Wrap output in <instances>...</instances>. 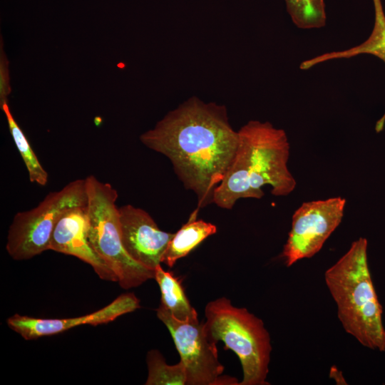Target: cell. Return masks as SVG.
Segmentation results:
<instances>
[{
	"mask_svg": "<svg viewBox=\"0 0 385 385\" xmlns=\"http://www.w3.org/2000/svg\"><path fill=\"white\" fill-rule=\"evenodd\" d=\"M140 140L170 160L184 187L195 193L199 208L212 202L240 138L225 106L192 96L141 134Z\"/></svg>",
	"mask_w": 385,
	"mask_h": 385,
	"instance_id": "cell-1",
	"label": "cell"
},
{
	"mask_svg": "<svg viewBox=\"0 0 385 385\" xmlns=\"http://www.w3.org/2000/svg\"><path fill=\"white\" fill-rule=\"evenodd\" d=\"M235 158L213 192L212 202L230 210L241 198L261 199L270 185L275 196H286L296 188L287 163L289 143L285 131L270 122L250 120L240 130Z\"/></svg>",
	"mask_w": 385,
	"mask_h": 385,
	"instance_id": "cell-2",
	"label": "cell"
},
{
	"mask_svg": "<svg viewBox=\"0 0 385 385\" xmlns=\"http://www.w3.org/2000/svg\"><path fill=\"white\" fill-rule=\"evenodd\" d=\"M367 247L364 237L354 241L347 252L325 271L324 281L345 332L362 346L383 352V309L369 270Z\"/></svg>",
	"mask_w": 385,
	"mask_h": 385,
	"instance_id": "cell-3",
	"label": "cell"
},
{
	"mask_svg": "<svg viewBox=\"0 0 385 385\" xmlns=\"http://www.w3.org/2000/svg\"><path fill=\"white\" fill-rule=\"evenodd\" d=\"M205 315L203 327L209 340L215 344L222 342L240 361L243 378L239 385L269 384L272 345L262 320L225 297L209 302Z\"/></svg>",
	"mask_w": 385,
	"mask_h": 385,
	"instance_id": "cell-4",
	"label": "cell"
},
{
	"mask_svg": "<svg viewBox=\"0 0 385 385\" xmlns=\"http://www.w3.org/2000/svg\"><path fill=\"white\" fill-rule=\"evenodd\" d=\"M88 235L96 254L115 274L120 286L128 289L154 279L155 271L138 263L123 245L117 190L94 175L86 178Z\"/></svg>",
	"mask_w": 385,
	"mask_h": 385,
	"instance_id": "cell-5",
	"label": "cell"
},
{
	"mask_svg": "<svg viewBox=\"0 0 385 385\" xmlns=\"http://www.w3.org/2000/svg\"><path fill=\"white\" fill-rule=\"evenodd\" d=\"M86 203V179H77L48 193L35 207L17 212L8 230V254L15 260H25L48 250L59 219L68 210Z\"/></svg>",
	"mask_w": 385,
	"mask_h": 385,
	"instance_id": "cell-6",
	"label": "cell"
},
{
	"mask_svg": "<svg viewBox=\"0 0 385 385\" xmlns=\"http://www.w3.org/2000/svg\"><path fill=\"white\" fill-rule=\"evenodd\" d=\"M158 318L169 330L186 371V385H239L237 379L222 375L217 345L205 332L198 319L180 321L162 306L156 310Z\"/></svg>",
	"mask_w": 385,
	"mask_h": 385,
	"instance_id": "cell-7",
	"label": "cell"
},
{
	"mask_svg": "<svg viewBox=\"0 0 385 385\" xmlns=\"http://www.w3.org/2000/svg\"><path fill=\"white\" fill-rule=\"evenodd\" d=\"M346 205L342 197L303 202L294 212L282 257L287 267L310 258L341 223Z\"/></svg>",
	"mask_w": 385,
	"mask_h": 385,
	"instance_id": "cell-8",
	"label": "cell"
},
{
	"mask_svg": "<svg viewBox=\"0 0 385 385\" xmlns=\"http://www.w3.org/2000/svg\"><path fill=\"white\" fill-rule=\"evenodd\" d=\"M123 245L132 259L154 270L175 233L161 230L144 210L127 204L119 207Z\"/></svg>",
	"mask_w": 385,
	"mask_h": 385,
	"instance_id": "cell-9",
	"label": "cell"
},
{
	"mask_svg": "<svg viewBox=\"0 0 385 385\" xmlns=\"http://www.w3.org/2000/svg\"><path fill=\"white\" fill-rule=\"evenodd\" d=\"M140 308V300L133 293H125L106 307L92 313L71 318H36L15 314L7 319V325L26 340L59 334L81 325L97 326L114 321Z\"/></svg>",
	"mask_w": 385,
	"mask_h": 385,
	"instance_id": "cell-10",
	"label": "cell"
},
{
	"mask_svg": "<svg viewBox=\"0 0 385 385\" xmlns=\"http://www.w3.org/2000/svg\"><path fill=\"white\" fill-rule=\"evenodd\" d=\"M86 206L73 208L59 219L52 233L48 250L76 257L90 265L101 279L117 282L113 272L90 244Z\"/></svg>",
	"mask_w": 385,
	"mask_h": 385,
	"instance_id": "cell-11",
	"label": "cell"
},
{
	"mask_svg": "<svg viewBox=\"0 0 385 385\" xmlns=\"http://www.w3.org/2000/svg\"><path fill=\"white\" fill-rule=\"evenodd\" d=\"M372 1L374 8V24L372 31L366 41L348 49L328 52L305 60L300 64V68L307 70L328 61L350 58L361 54L373 55L385 63V14L381 0ZM384 125L385 113L376 123V132H381Z\"/></svg>",
	"mask_w": 385,
	"mask_h": 385,
	"instance_id": "cell-12",
	"label": "cell"
},
{
	"mask_svg": "<svg viewBox=\"0 0 385 385\" xmlns=\"http://www.w3.org/2000/svg\"><path fill=\"white\" fill-rule=\"evenodd\" d=\"M197 210L192 213L189 220L174 234L162 256L161 263L173 267L176 262L187 256L203 240L217 232V227L202 220H196Z\"/></svg>",
	"mask_w": 385,
	"mask_h": 385,
	"instance_id": "cell-13",
	"label": "cell"
},
{
	"mask_svg": "<svg viewBox=\"0 0 385 385\" xmlns=\"http://www.w3.org/2000/svg\"><path fill=\"white\" fill-rule=\"evenodd\" d=\"M154 271V279L157 282L161 294L160 305L178 320L198 319L197 313L190 304L180 280L171 272L164 270L161 264L158 265Z\"/></svg>",
	"mask_w": 385,
	"mask_h": 385,
	"instance_id": "cell-14",
	"label": "cell"
},
{
	"mask_svg": "<svg viewBox=\"0 0 385 385\" xmlns=\"http://www.w3.org/2000/svg\"><path fill=\"white\" fill-rule=\"evenodd\" d=\"M0 106L5 114L11 135L26 165L29 180L41 186H45L48 181V174L42 166L26 136L14 118L8 101Z\"/></svg>",
	"mask_w": 385,
	"mask_h": 385,
	"instance_id": "cell-15",
	"label": "cell"
},
{
	"mask_svg": "<svg viewBox=\"0 0 385 385\" xmlns=\"http://www.w3.org/2000/svg\"><path fill=\"white\" fill-rule=\"evenodd\" d=\"M146 362L148 374L145 385H186V371L182 361L169 365L158 350L152 349L147 354Z\"/></svg>",
	"mask_w": 385,
	"mask_h": 385,
	"instance_id": "cell-16",
	"label": "cell"
},
{
	"mask_svg": "<svg viewBox=\"0 0 385 385\" xmlns=\"http://www.w3.org/2000/svg\"><path fill=\"white\" fill-rule=\"evenodd\" d=\"M284 1L292 21L297 28L307 30L325 26V0Z\"/></svg>",
	"mask_w": 385,
	"mask_h": 385,
	"instance_id": "cell-17",
	"label": "cell"
},
{
	"mask_svg": "<svg viewBox=\"0 0 385 385\" xmlns=\"http://www.w3.org/2000/svg\"><path fill=\"white\" fill-rule=\"evenodd\" d=\"M10 93L9 61L2 49L1 43L0 58V106L7 101V97Z\"/></svg>",
	"mask_w": 385,
	"mask_h": 385,
	"instance_id": "cell-18",
	"label": "cell"
}]
</instances>
